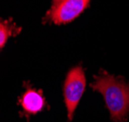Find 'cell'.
I'll return each mask as SVG.
<instances>
[{"label":"cell","mask_w":129,"mask_h":122,"mask_svg":"<svg viewBox=\"0 0 129 122\" xmlns=\"http://www.w3.org/2000/svg\"><path fill=\"white\" fill-rule=\"evenodd\" d=\"M91 88L103 96L106 107L114 122H126L129 113V83L121 77L100 71Z\"/></svg>","instance_id":"1"},{"label":"cell","mask_w":129,"mask_h":122,"mask_svg":"<svg viewBox=\"0 0 129 122\" xmlns=\"http://www.w3.org/2000/svg\"><path fill=\"white\" fill-rule=\"evenodd\" d=\"M85 82L84 71L80 65L70 69L66 76L63 86V94L69 121L72 120L75 109L83 97L85 89Z\"/></svg>","instance_id":"2"},{"label":"cell","mask_w":129,"mask_h":122,"mask_svg":"<svg viewBox=\"0 0 129 122\" xmlns=\"http://www.w3.org/2000/svg\"><path fill=\"white\" fill-rule=\"evenodd\" d=\"M91 0H60L52 4L48 18L56 25L68 24L78 18L89 5Z\"/></svg>","instance_id":"3"},{"label":"cell","mask_w":129,"mask_h":122,"mask_svg":"<svg viewBox=\"0 0 129 122\" xmlns=\"http://www.w3.org/2000/svg\"><path fill=\"white\" fill-rule=\"evenodd\" d=\"M23 110L27 114H36L45 108L46 102L42 93L34 89H27L19 100Z\"/></svg>","instance_id":"4"},{"label":"cell","mask_w":129,"mask_h":122,"mask_svg":"<svg viewBox=\"0 0 129 122\" xmlns=\"http://www.w3.org/2000/svg\"><path fill=\"white\" fill-rule=\"evenodd\" d=\"M14 27L7 22H0V49L6 44L8 38L13 35Z\"/></svg>","instance_id":"5"},{"label":"cell","mask_w":129,"mask_h":122,"mask_svg":"<svg viewBox=\"0 0 129 122\" xmlns=\"http://www.w3.org/2000/svg\"><path fill=\"white\" fill-rule=\"evenodd\" d=\"M59 1H60V0H52V4H55V3H57Z\"/></svg>","instance_id":"6"}]
</instances>
